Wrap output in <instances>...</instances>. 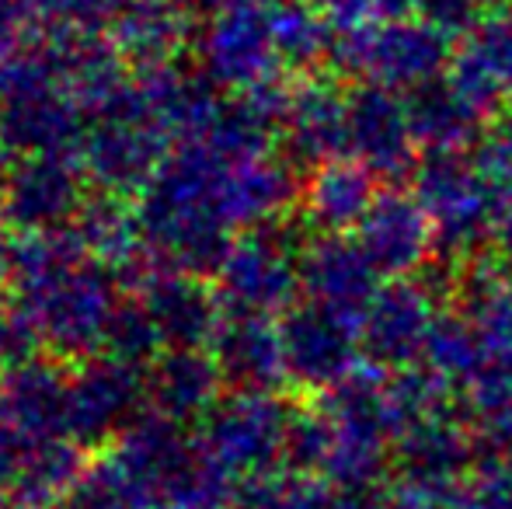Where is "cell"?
Returning <instances> with one entry per match:
<instances>
[{"label": "cell", "mask_w": 512, "mask_h": 509, "mask_svg": "<svg viewBox=\"0 0 512 509\" xmlns=\"http://www.w3.org/2000/svg\"><path fill=\"white\" fill-rule=\"evenodd\" d=\"M352 238L384 279L415 276L436 255V231H432L429 213L415 192L401 185L380 189Z\"/></svg>", "instance_id": "8"}, {"label": "cell", "mask_w": 512, "mask_h": 509, "mask_svg": "<svg viewBox=\"0 0 512 509\" xmlns=\"http://www.w3.org/2000/svg\"><path fill=\"white\" fill-rule=\"evenodd\" d=\"M147 318L154 325L161 346L199 349L220 332V297L199 286L196 279L164 276L147 293Z\"/></svg>", "instance_id": "14"}, {"label": "cell", "mask_w": 512, "mask_h": 509, "mask_svg": "<svg viewBox=\"0 0 512 509\" xmlns=\"http://www.w3.org/2000/svg\"><path fill=\"white\" fill-rule=\"evenodd\" d=\"M495 119H499V123H502V126H506V129H509V133H512V105H509V109H506V112H499V116H495Z\"/></svg>", "instance_id": "25"}, {"label": "cell", "mask_w": 512, "mask_h": 509, "mask_svg": "<svg viewBox=\"0 0 512 509\" xmlns=\"http://www.w3.org/2000/svg\"><path fill=\"white\" fill-rule=\"evenodd\" d=\"M408 116L422 150H464L485 133V116L471 109L446 77L408 91Z\"/></svg>", "instance_id": "15"}, {"label": "cell", "mask_w": 512, "mask_h": 509, "mask_svg": "<svg viewBox=\"0 0 512 509\" xmlns=\"http://www.w3.org/2000/svg\"><path fill=\"white\" fill-rule=\"evenodd\" d=\"M206 49L213 77L244 91L279 84V74L286 70L276 46L272 4H258V0L223 7L213 32H209Z\"/></svg>", "instance_id": "9"}, {"label": "cell", "mask_w": 512, "mask_h": 509, "mask_svg": "<svg viewBox=\"0 0 512 509\" xmlns=\"http://www.w3.org/2000/svg\"><path fill=\"white\" fill-rule=\"evenodd\" d=\"M35 342H39V328L28 318V311L0 307V367L4 370L25 367Z\"/></svg>", "instance_id": "22"}, {"label": "cell", "mask_w": 512, "mask_h": 509, "mask_svg": "<svg viewBox=\"0 0 512 509\" xmlns=\"http://www.w3.org/2000/svg\"><path fill=\"white\" fill-rule=\"evenodd\" d=\"M439 311H443V300L432 283L411 276L387 279L359 318L363 363L384 374L422 363Z\"/></svg>", "instance_id": "5"}, {"label": "cell", "mask_w": 512, "mask_h": 509, "mask_svg": "<svg viewBox=\"0 0 512 509\" xmlns=\"http://www.w3.org/2000/svg\"><path fill=\"white\" fill-rule=\"evenodd\" d=\"M335 485L304 471H272L237 492V509H328Z\"/></svg>", "instance_id": "19"}, {"label": "cell", "mask_w": 512, "mask_h": 509, "mask_svg": "<svg viewBox=\"0 0 512 509\" xmlns=\"http://www.w3.org/2000/svg\"><path fill=\"white\" fill-rule=\"evenodd\" d=\"M77 189L70 182V171L46 154V161H28L18 168V178L7 185V213L28 227H46L60 220L74 206Z\"/></svg>", "instance_id": "18"}, {"label": "cell", "mask_w": 512, "mask_h": 509, "mask_svg": "<svg viewBox=\"0 0 512 509\" xmlns=\"http://www.w3.org/2000/svg\"><path fill=\"white\" fill-rule=\"evenodd\" d=\"M126 363L129 360L95 367L70 384V433L95 440L126 419L136 398V374Z\"/></svg>", "instance_id": "16"}, {"label": "cell", "mask_w": 512, "mask_h": 509, "mask_svg": "<svg viewBox=\"0 0 512 509\" xmlns=\"http://www.w3.org/2000/svg\"><path fill=\"white\" fill-rule=\"evenodd\" d=\"M418 140L401 91L349 84V157L363 161L380 182L401 185L418 168Z\"/></svg>", "instance_id": "7"}, {"label": "cell", "mask_w": 512, "mask_h": 509, "mask_svg": "<svg viewBox=\"0 0 512 509\" xmlns=\"http://www.w3.org/2000/svg\"><path fill=\"white\" fill-rule=\"evenodd\" d=\"M164 509H216L213 503H199V499H171Z\"/></svg>", "instance_id": "24"}, {"label": "cell", "mask_w": 512, "mask_h": 509, "mask_svg": "<svg viewBox=\"0 0 512 509\" xmlns=\"http://www.w3.org/2000/svg\"><path fill=\"white\" fill-rule=\"evenodd\" d=\"M380 272L370 265L352 234H317L304 248V297L335 307L352 318H363L377 297Z\"/></svg>", "instance_id": "12"}, {"label": "cell", "mask_w": 512, "mask_h": 509, "mask_svg": "<svg viewBox=\"0 0 512 509\" xmlns=\"http://www.w3.org/2000/svg\"><path fill=\"white\" fill-rule=\"evenodd\" d=\"M279 335H283L290 381L314 394L331 391L363 363L359 318L324 307L317 300L293 304L279 321Z\"/></svg>", "instance_id": "6"}, {"label": "cell", "mask_w": 512, "mask_h": 509, "mask_svg": "<svg viewBox=\"0 0 512 509\" xmlns=\"http://www.w3.org/2000/svg\"><path fill=\"white\" fill-rule=\"evenodd\" d=\"M213 346V360L220 377L234 391L272 394L290 384L286 374V353L279 325L265 314H234L220 325Z\"/></svg>", "instance_id": "11"}, {"label": "cell", "mask_w": 512, "mask_h": 509, "mask_svg": "<svg viewBox=\"0 0 512 509\" xmlns=\"http://www.w3.org/2000/svg\"><path fill=\"white\" fill-rule=\"evenodd\" d=\"M499 4H506V0H488V7H499Z\"/></svg>", "instance_id": "27"}, {"label": "cell", "mask_w": 512, "mask_h": 509, "mask_svg": "<svg viewBox=\"0 0 512 509\" xmlns=\"http://www.w3.org/2000/svg\"><path fill=\"white\" fill-rule=\"evenodd\" d=\"M380 196V178L356 157H335L317 168H310L300 210L307 224L321 234H352L373 199Z\"/></svg>", "instance_id": "13"}, {"label": "cell", "mask_w": 512, "mask_h": 509, "mask_svg": "<svg viewBox=\"0 0 512 509\" xmlns=\"http://www.w3.org/2000/svg\"><path fill=\"white\" fill-rule=\"evenodd\" d=\"M488 14V0H418V18L450 39H464Z\"/></svg>", "instance_id": "21"}, {"label": "cell", "mask_w": 512, "mask_h": 509, "mask_svg": "<svg viewBox=\"0 0 512 509\" xmlns=\"http://www.w3.org/2000/svg\"><path fill=\"white\" fill-rule=\"evenodd\" d=\"M304 241L290 227L255 224L241 241L230 245L220 272V300L234 314L290 311L304 293Z\"/></svg>", "instance_id": "4"}, {"label": "cell", "mask_w": 512, "mask_h": 509, "mask_svg": "<svg viewBox=\"0 0 512 509\" xmlns=\"http://www.w3.org/2000/svg\"><path fill=\"white\" fill-rule=\"evenodd\" d=\"M283 140L293 161L307 168L349 157V84L314 74L293 84L283 112Z\"/></svg>", "instance_id": "10"}, {"label": "cell", "mask_w": 512, "mask_h": 509, "mask_svg": "<svg viewBox=\"0 0 512 509\" xmlns=\"http://www.w3.org/2000/svg\"><path fill=\"white\" fill-rule=\"evenodd\" d=\"M4 265H7V255H4V248H0V272H4Z\"/></svg>", "instance_id": "26"}, {"label": "cell", "mask_w": 512, "mask_h": 509, "mask_svg": "<svg viewBox=\"0 0 512 509\" xmlns=\"http://www.w3.org/2000/svg\"><path fill=\"white\" fill-rule=\"evenodd\" d=\"M297 408L276 394L234 391V398L209 408L203 429V457L223 478H262L286 461V443Z\"/></svg>", "instance_id": "3"}, {"label": "cell", "mask_w": 512, "mask_h": 509, "mask_svg": "<svg viewBox=\"0 0 512 509\" xmlns=\"http://www.w3.org/2000/svg\"><path fill=\"white\" fill-rule=\"evenodd\" d=\"M25 279V311L39 332L74 349L108 339L119 311H112L108 304V286L102 276L88 265H77L70 248L46 245V241L32 245L25 255Z\"/></svg>", "instance_id": "2"}, {"label": "cell", "mask_w": 512, "mask_h": 509, "mask_svg": "<svg viewBox=\"0 0 512 509\" xmlns=\"http://www.w3.org/2000/svg\"><path fill=\"white\" fill-rule=\"evenodd\" d=\"M220 381L223 377L213 353L206 356L199 349H171L154 374V394L168 419H182L192 412H209L216 405Z\"/></svg>", "instance_id": "17"}, {"label": "cell", "mask_w": 512, "mask_h": 509, "mask_svg": "<svg viewBox=\"0 0 512 509\" xmlns=\"http://www.w3.org/2000/svg\"><path fill=\"white\" fill-rule=\"evenodd\" d=\"M182 7L175 0H133L119 14V39L140 60H157L178 42Z\"/></svg>", "instance_id": "20"}, {"label": "cell", "mask_w": 512, "mask_h": 509, "mask_svg": "<svg viewBox=\"0 0 512 509\" xmlns=\"http://www.w3.org/2000/svg\"><path fill=\"white\" fill-rule=\"evenodd\" d=\"M453 39L429 21H373V25L335 32L331 74L356 77V84H380L391 91H408L446 77L453 63Z\"/></svg>", "instance_id": "1"}, {"label": "cell", "mask_w": 512, "mask_h": 509, "mask_svg": "<svg viewBox=\"0 0 512 509\" xmlns=\"http://www.w3.org/2000/svg\"><path fill=\"white\" fill-rule=\"evenodd\" d=\"M25 18H28V0H0V39L18 35Z\"/></svg>", "instance_id": "23"}]
</instances>
